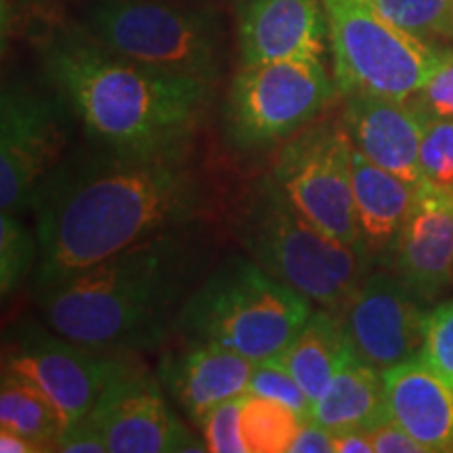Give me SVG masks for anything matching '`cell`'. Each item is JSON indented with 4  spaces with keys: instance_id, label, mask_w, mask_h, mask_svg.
Here are the masks:
<instances>
[{
    "instance_id": "cell-1",
    "label": "cell",
    "mask_w": 453,
    "mask_h": 453,
    "mask_svg": "<svg viewBox=\"0 0 453 453\" xmlns=\"http://www.w3.org/2000/svg\"><path fill=\"white\" fill-rule=\"evenodd\" d=\"M208 191L189 145L160 154L78 151L36 197V292L177 226L200 223Z\"/></svg>"
},
{
    "instance_id": "cell-2",
    "label": "cell",
    "mask_w": 453,
    "mask_h": 453,
    "mask_svg": "<svg viewBox=\"0 0 453 453\" xmlns=\"http://www.w3.org/2000/svg\"><path fill=\"white\" fill-rule=\"evenodd\" d=\"M197 223L168 229L36 292L47 326L82 347L124 355L177 334L180 309L208 273Z\"/></svg>"
},
{
    "instance_id": "cell-3",
    "label": "cell",
    "mask_w": 453,
    "mask_h": 453,
    "mask_svg": "<svg viewBox=\"0 0 453 453\" xmlns=\"http://www.w3.org/2000/svg\"><path fill=\"white\" fill-rule=\"evenodd\" d=\"M42 65L90 145L111 154L187 147L212 97V84L130 61L82 26L50 34L42 44Z\"/></svg>"
},
{
    "instance_id": "cell-4",
    "label": "cell",
    "mask_w": 453,
    "mask_h": 453,
    "mask_svg": "<svg viewBox=\"0 0 453 453\" xmlns=\"http://www.w3.org/2000/svg\"><path fill=\"white\" fill-rule=\"evenodd\" d=\"M234 234L267 273L336 315L376 267L364 248L340 242L311 223L271 174L248 189L234 217Z\"/></svg>"
},
{
    "instance_id": "cell-5",
    "label": "cell",
    "mask_w": 453,
    "mask_h": 453,
    "mask_svg": "<svg viewBox=\"0 0 453 453\" xmlns=\"http://www.w3.org/2000/svg\"><path fill=\"white\" fill-rule=\"evenodd\" d=\"M311 313L309 298L275 280L250 257L229 254L187 298L174 336L217 344L258 364L280 355Z\"/></svg>"
},
{
    "instance_id": "cell-6",
    "label": "cell",
    "mask_w": 453,
    "mask_h": 453,
    "mask_svg": "<svg viewBox=\"0 0 453 453\" xmlns=\"http://www.w3.org/2000/svg\"><path fill=\"white\" fill-rule=\"evenodd\" d=\"M84 30L113 53L154 70L214 84L223 73L217 11L170 0H93Z\"/></svg>"
},
{
    "instance_id": "cell-7",
    "label": "cell",
    "mask_w": 453,
    "mask_h": 453,
    "mask_svg": "<svg viewBox=\"0 0 453 453\" xmlns=\"http://www.w3.org/2000/svg\"><path fill=\"white\" fill-rule=\"evenodd\" d=\"M321 3L330 24L334 82L344 97L410 101L449 50L390 24L365 0Z\"/></svg>"
},
{
    "instance_id": "cell-8",
    "label": "cell",
    "mask_w": 453,
    "mask_h": 453,
    "mask_svg": "<svg viewBox=\"0 0 453 453\" xmlns=\"http://www.w3.org/2000/svg\"><path fill=\"white\" fill-rule=\"evenodd\" d=\"M336 93L324 59L242 65L225 104V139L240 151L267 150L313 124Z\"/></svg>"
},
{
    "instance_id": "cell-9",
    "label": "cell",
    "mask_w": 453,
    "mask_h": 453,
    "mask_svg": "<svg viewBox=\"0 0 453 453\" xmlns=\"http://www.w3.org/2000/svg\"><path fill=\"white\" fill-rule=\"evenodd\" d=\"M271 177L315 226L340 242L359 246L353 143L344 122H313L294 134L280 151Z\"/></svg>"
},
{
    "instance_id": "cell-10",
    "label": "cell",
    "mask_w": 453,
    "mask_h": 453,
    "mask_svg": "<svg viewBox=\"0 0 453 453\" xmlns=\"http://www.w3.org/2000/svg\"><path fill=\"white\" fill-rule=\"evenodd\" d=\"M124 357L104 353L42 327L21 321L4 340L3 372L32 382L57 405L65 428L87 418Z\"/></svg>"
},
{
    "instance_id": "cell-11",
    "label": "cell",
    "mask_w": 453,
    "mask_h": 453,
    "mask_svg": "<svg viewBox=\"0 0 453 453\" xmlns=\"http://www.w3.org/2000/svg\"><path fill=\"white\" fill-rule=\"evenodd\" d=\"M59 95L47 97L21 82L4 84L0 95V208L32 211L34 197L57 164L67 141Z\"/></svg>"
},
{
    "instance_id": "cell-12",
    "label": "cell",
    "mask_w": 453,
    "mask_h": 453,
    "mask_svg": "<svg viewBox=\"0 0 453 453\" xmlns=\"http://www.w3.org/2000/svg\"><path fill=\"white\" fill-rule=\"evenodd\" d=\"M426 304L395 271H370L338 319L357 359L384 372L422 355Z\"/></svg>"
},
{
    "instance_id": "cell-13",
    "label": "cell",
    "mask_w": 453,
    "mask_h": 453,
    "mask_svg": "<svg viewBox=\"0 0 453 453\" xmlns=\"http://www.w3.org/2000/svg\"><path fill=\"white\" fill-rule=\"evenodd\" d=\"M162 382L133 361H122L88 413L110 453L208 451L170 410Z\"/></svg>"
},
{
    "instance_id": "cell-14",
    "label": "cell",
    "mask_w": 453,
    "mask_h": 453,
    "mask_svg": "<svg viewBox=\"0 0 453 453\" xmlns=\"http://www.w3.org/2000/svg\"><path fill=\"white\" fill-rule=\"evenodd\" d=\"M242 65L324 59L330 24L321 0H242L235 4Z\"/></svg>"
},
{
    "instance_id": "cell-15",
    "label": "cell",
    "mask_w": 453,
    "mask_h": 453,
    "mask_svg": "<svg viewBox=\"0 0 453 453\" xmlns=\"http://www.w3.org/2000/svg\"><path fill=\"white\" fill-rule=\"evenodd\" d=\"M390 269L424 303L453 288V189L418 187Z\"/></svg>"
},
{
    "instance_id": "cell-16",
    "label": "cell",
    "mask_w": 453,
    "mask_h": 453,
    "mask_svg": "<svg viewBox=\"0 0 453 453\" xmlns=\"http://www.w3.org/2000/svg\"><path fill=\"white\" fill-rule=\"evenodd\" d=\"M254 361L208 342L183 340L180 349L160 357L157 380L191 422L225 401L248 393Z\"/></svg>"
},
{
    "instance_id": "cell-17",
    "label": "cell",
    "mask_w": 453,
    "mask_h": 453,
    "mask_svg": "<svg viewBox=\"0 0 453 453\" xmlns=\"http://www.w3.org/2000/svg\"><path fill=\"white\" fill-rule=\"evenodd\" d=\"M422 120L424 113L410 101L367 95L347 97L342 118L357 151L413 185H422Z\"/></svg>"
},
{
    "instance_id": "cell-18",
    "label": "cell",
    "mask_w": 453,
    "mask_h": 453,
    "mask_svg": "<svg viewBox=\"0 0 453 453\" xmlns=\"http://www.w3.org/2000/svg\"><path fill=\"white\" fill-rule=\"evenodd\" d=\"M390 420L426 453H453V387L422 357L382 372Z\"/></svg>"
},
{
    "instance_id": "cell-19",
    "label": "cell",
    "mask_w": 453,
    "mask_h": 453,
    "mask_svg": "<svg viewBox=\"0 0 453 453\" xmlns=\"http://www.w3.org/2000/svg\"><path fill=\"white\" fill-rule=\"evenodd\" d=\"M418 187L420 185L376 166L353 147V196L359 246L373 265H393Z\"/></svg>"
},
{
    "instance_id": "cell-20",
    "label": "cell",
    "mask_w": 453,
    "mask_h": 453,
    "mask_svg": "<svg viewBox=\"0 0 453 453\" xmlns=\"http://www.w3.org/2000/svg\"><path fill=\"white\" fill-rule=\"evenodd\" d=\"M311 420L332 433L370 430L390 420L382 372L355 357L332 378L319 399L313 401Z\"/></svg>"
},
{
    "instance_id": "cell-21",
    "label": "cell",
    "mask_w": 453,
    "mask_h": 453,
    "mask_svg": "<svg viewBox=\"0 0 453 453\" xmlns=\"http://www.w3.org/2000/svg\"><path fill=\"white\" fill-rule=\"evenodd\" d=\"M355 357L338 315L319 309L311 313L303 330L273 359L296 378L300 388L313 403L332 378Z\"/></svg>"
},
{
    "instance_id": "cell-22",
    "label": "cell",
    "mask_w": 453,
    "mask_h": 453,
    "mask_svg": "<svg viewBox=\"0 0 453 453\" xmlns=\"http://www.w3.org/2000/svg\"><path fill=\"white\" fill-rule=\"evenodd\" d=\"M0 430L21 434L44 451H55L57 441L65 430L59 410L32 382L3 372L0 384Z\"/></svg>"
},
{
    "instance_id": "cell-23",
    "label": "cell",
    "mask_w": 453,
    "mask_h": 453,
    "mask_svg": "<svg viewBox=\"0 0 453 453\" xmlns=\"http://www.w3.org/2000/svg\"><path fill=\"white\" fill-rule=\"evenodd\" d=\"M303 422L296 411L280 401L243 395L242 437L248 453H288Z\"/></svg>"
},
{
    "instance_id": "cell-24",
    "label": "cell",
    "mask_w": 453,
    "mask_h": 453,
    "mask_svg": "<svg viewBox=\"0 0 453 453\" xmlns=\"http://www.w3.org/2000/svg\"><path fill=\"white\" fill-rule=\"evenodd\" d=\"M390 24L428 42L453 41V0H365Z\"/></svg>"
},
{
    "instance_id": "cell-25",
    "label": "cell",
    "mask_w": 453,
    "mask_h": 453,
    "mask_svg": "<svg viewBox=\"0 0 453 453\" xmlns=\"http://www.w3.org/2000/svg\"><path fill=\"white\" fill-rule=\"evenodd\" d=\"M38 240L36 231H27L17 214H0V292L7 298L36 269Z\"/></svg>"
},
{
    "instance_id": "cell-26",
    "label": "cell",
    "mask_w": 453,
    "mask_h": 453,
    "mask_svg": "<svg viewBox=\"0 0 453 453\" xmlns=\"http://www.w3.org/2000/svg\"><path fill=\"white\" fill-rule=\"evenodd\" d=\"M420 166L424 185L453 189V118L424 113Z\"/></svg>"
},
{
    "instance_id": "cell-27",
    "label": "cell",
    "mask_w": 453,
    "mask_h": 453,
    "mask_svg": "<svg viewBox=\"0 0 453 453\" xmlns=\"http://www.w3.org/2000/svg\"><path fill=\"white\" fill-rule=\"evenodd\" d=\"M246 395H257V396H267V399L280 401L286 407H290L292 411H296L303 420L311 418V399L304 395V390L300 388L296 378L283 367L277 359L258 361L254 365L250 384H248Z\"/></svg>"
},
{
    "instance_id": "cell-28",
    "label": "cell",
    "mask_w": 453,
    "mask_h": 453,
    "mask_svg": "<svg viewBox=\"0 0 453 453\" xmlns=\"http://www.w3.org/2000/svg\"><path fill=\"white\" fill-rule=\"evenodd\" d=\"M420 357L453 387V298L428 311Z\"/></svg>"
},
{
    "instance_id": "cell-29",
    "label": "cell",
    "mask_w": 453,
    "mask_h": 453,
    "mask_svg": "<svg viewBox=\"0 0 453 453\" xmlns=\"http://www.w3.org/2000/svg\"><path fill=\"white\" fill-rule=\"evenodd\" d=\"M242 403L243 395L225 401L206 413L197 424L206 449L212 453H248L242 437Z\"/></svg>"
},
{
    "instance_id": "cell-30",
    "label": "cell",
    "mask_w": 453,
    "mask_h": 453,
    "mask_svg": "<svg viewBox=\"0 0 453 453\" xmlns=\"http://www.w3.org/2000/svg\"><path fill=\"white\" fill-rule=\"evenodd\" d=\"M410 104L426 116L453 118V49L447 50L445 59Z\"/></svg>"
},
{
    "instance_id": "cell-31",
    "label": "cell",
    "mask_w": 453,
    "mask_h": 453,
    "mask_svg": "<svg viewBox=\"0 0 453 453\" xmlns=\"http://www.w3.org/2000/svg\"><path fill=\"white\" fill-rule=\"evenodd\" d=\"M55 451L61 453H105L110 447L105 443L104 433L90 416L82 418L72 426H67L57 441Z\"/></svg>"
},
{
    "instance_id": "cell-32",
    "label": "cell",
    "mask_w": 453,
    "mask_h": 453,
    "mask_svg": "<svg viewBox=\"0 0 453 453\" xmlns=\"http://www.w3.org/2000/svg\"><path fill=\"white\" fill-rule=\"evenodd\" d=\"M373 453H426V449L395 420L370 428Z\"/></svg>"
},
{
    "instance_id": "cell-33",
    "label": "cell",
    "mask_w": 453,
    "mask_h": 453,
    "mask_svg": "<svg viewBox=\"0 0 453 453\" xmlns=\"http://www.w3.org/2000/svg\"><path fill=\"white\" fill-rule=\"evenodd\" d=\"M288 453H334V433L309 418L300 424Z\"/></svg>"
},
{
    "instance_id": "cell-34",
    "label": "cell",
    "mask_w": 453,
    "mask_h": 453,
    "mask_svg": "<svg viewBox=\"0 0 453 453\" xmlns=\"http://www.w3.org/2000/svg\"><path fill=\"white\" fill-rule=\"evenodd\" d=\"M334 453H373L370 430L350 428L334 433Z\"/></svg>"
},
{
    "instance_id": "cell-35",
    "label": "cell",
    "mask_w": 453,
    "mask_h": 453,
    "mask_svg": "<svg viewBox=\"0 0 453 453\" xmlns=\"http://www.w3.org/2000/svg\"><path fill=\"white\" fill-rule=\"evenodd\" d=\"M0 451L3 453H41L44 451L41 445L32 443L30 439L21 434L11 433V430H0Z\"/></svg>"
},
{
    "instance_id": "cell-36",
    "label": "cell",
    "mask_w": 453,
    "mask_h": 453,
    "mask_svg": "<svg viewBox=\"0 0 453 453\" xmlns=\"http://www.w3.org/2000/svg\"><path fill=\"white\" fill-rule=\"evenodd\" d=\"M191 4H200V7H208V9H217L220 4H240L242 0H187Z\"/></svg>"
}]
</instances>
